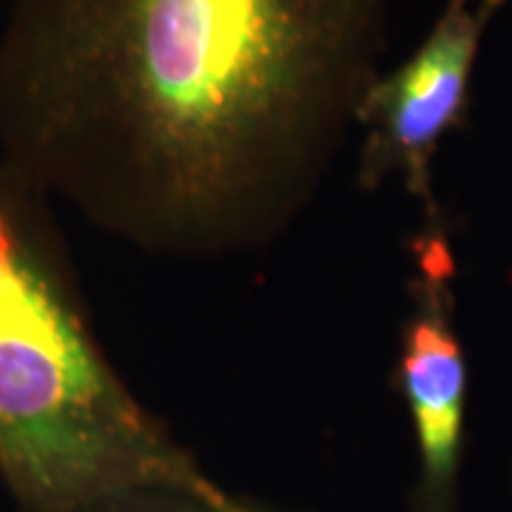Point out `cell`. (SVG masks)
<instances>
[{
  "label": "cell",
  "instance_id": "cell-1",
  "mask_svg": "<svg viewBox=\"0 0 512 512\" xmlns=\"http://www.w3.org/2000/svg\"><path fill=\"white\" fill-rule=\"evenodd\" d=\"M396 0H10L0 164L126 245L219 259L316 200Z\"/></svg>",
  "mask_w": 512,
  "mask_h": 512
},
{
  "label": "cell",
  "instance_id": "cell-2",
  "mask_svg": "<svg viewBox=\"0 0 512 512\" xmlns=\"http://www.w3.org/2000/svg\"><path fill=\"white\" fill-rule=\"evenodd\" d=\"M0 482L24 512L143 486L235 501L136 399L95 335L41 192L0 164Z\"/></svg>",
  "mask_w": 512,
  "mask_h": 512
},
{
  "label": "cell",
  "instance_id": "cell-3",
  "mask_svg": "<svg viewBox=\"0 0 512 512\" xmlns=\"http://www.w3.org/2000/svg\"><path fill=\"white\" fill-rule=\"evenodd\" d=\"M501 10L498 0H446L420 46L373 81L356 112L363 188L396 183L420 202L425 219L439 216L434 159L460 126L486 29Z\"/></svg>",
  "mask_w": 512,
  "mask_h": 512
},
{
  "label": "cell",
  "instance_id": "cell-4",
  "mask_svg": "<svg viewBox=\"0 0 512 512\" xmlns=\"http://www.w3.org/2000/svg\"><path fill=\"white\" fill-rule=\"evenodd\" d=\"M411 306L401 325L396 384L418 448L413 512H460L467 363L456 328V256L441 216L411 242Z\"/></svg>",
  "mask_w": 512,
  "mask_h": 512
},
{
  "label": "cell",
  "instance_id": "cell-5",
  "mask_svg": "<svg viewBox=\"0 0 512 512\" xmlns=\"http://www.w3.org/2000/svg\"><path fill=\"white\" fill-rule=\"evenodd\" d=\"M57 512H264L240 498L235 501H211V498L190 494V491L169 489V486H143L121 494L102 496L74 508Z\"/></svg>",
  "mask_w": 512,
  "mask_h": 512
},
{
  "label": "cell",
  "instance_id": "cell-6",
  "mask_svg": "<svg viewBox=\"0 0 512 512\" xmlns=\"http://www.w3.org/2000/svg\"><path fill=\"white\" fill-rule=\"evenodd\" d=\"M498 3H503V5H505V3H508V0H498Z\"/></svg>",
  "mask_w": 512,
  "mask_h": 512
}]
</instances>
